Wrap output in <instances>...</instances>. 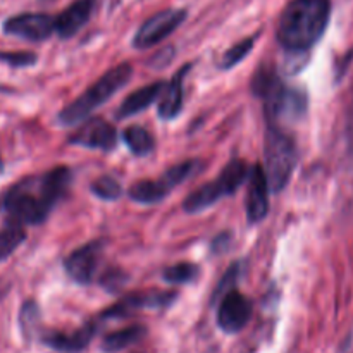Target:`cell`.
I'll return each instance as SVG.
<instances>
[{"label":"cell","instance_id":"1","mask_svg":"<svg viewBox=\"0 0 353 353\" xmlns=\"http://www.w3.org/2000/svg\"><path fill=\"white\" fill-rule=\"evenodd\" d=\"M71 171L55 168L40 178H26L3 193L0 209L7 214V223L34 226L43 223L59 200L68 192Z\"/></svg>","mask_w":353,"mask_h":353},{"label":"cell","instance_id":"2","mask_svg":"<svg viewBox=\"0 0 353 353\" xmlns=\"http://www.w3.org/2000/svg\"><path fill=\"white\" fill-rule=\"evenodd\" d=\"M331 16V0H292L278 24V40L286 50L305 52L323 38Z\"/></svg>","mask_w":353,"mask_h":353},{"label":"cell","instance_id":"3","mask_svg":"<svg viewBox=\"0 0 353 353\" xmlns=\"http://www.w3.org/2000/svg\"><path fill=\"white\" fill-rule=\"evenodd\" d=\"M252 90L264 102L265 116L271 128L281 130V124L295 123L305 116L309 105L307 93L286 86L272 69H259L252 81Z\"/></svg>","mask_w":353,"mask_h":353},{"label":"cell","instance_id":"4","mask_svg":"<svg viewBox=\"0 0 353 353\" xmlns=\"http://www.w3.org/2000/svg\"><path fill=\"white\" fill-rule=\"evenodd\" d=\"M131 76H133V69H131L130 64H119L110 69V71H107L86 92H83L74 102H71L61 110L59 123L62 126H74V124L83 123L93 110L99 109L114 93L119 92L123 86H126Z\"/></svg>","mask_w":353,"mask_h":353},{"label":"cell","instance_id":"5","mask_svg":"<svg viewBox=\"0 0 353 353\" xmlns=\"http://www.w3.org/2000/svg\"><path fill=\"white\" fill-rule=\"evenodd\" d=\"M264 171L268 176L269 190L279 193L292 178L299 161V150L292 137L279 128L269 126L264 141Z\"/></svg>","mask_w":353,"mask_h":353},{"label":"cell","instance_id":"6","mask_svg":"<svg viewBox=\"0 0 353 353\" xmlns=\"http://www.w3.org/2000/svg\"><path fill=\"white\" fill-rule=\"evenodd\" d=\"M248 174H250V171L243 161L234 159V161L228 162L226 168L217 176V179L205 183L200 188H196L192 195L186 196L185 202H183V209L190 214L209 209L224 196L233 195L243 185L245 179H248Z\"/></svg>","mask_w":353,"mask_h":353},{"label":"cell","instance_id":"7","mask_svg":"<svg viewBox=\"0 0 353 353\" xmlns=\"http://www.w3.org/2000/svg\"><path fill=\"white\" fill-rule=\"evenodd\" d=\"M186 19L185 9H165L148 17L133 38V45L137 48H150L168 38L174 30L181 26Z\"/></svg>","mask_w":353,"mask_h":353},{"label":"cell","instance_id":"8","mask_svg":"<svg viewBox=\"0 0 353 353\" xmlns=\"http://www.w3.org/2000/svg\"><path fill=\"white\" fill-rule=\"evenodd\" d=\"M3 33L28 41H43L55 31V17L41 12H24L9 17L2 26Z\"/></svg>","mask_w":353,"mask_h":353},{"label":"cell","instance_id":"9","mask_svg":"<svg viewBox=\"0 0 353 353\" xmlns=\"http://www.w3.org/2000/svg\"><path fill=\"white\" fill-rule=\"evenodd\" d=\"M103 252V241L95 240L83 245L78 250L69 254L64 261V269L72 281L79 285H90L99 268Z\"/></svg>","mask_w":353,"mask_h":353},{"label":"cell","instance_id":"10","mask_svg":"<svg viewBox=\"0 0 353 353\" xmlns=\"http://www.w3.org/2000/svg\"><path fill=\"white\" fill-rule=\"evenodd\" d=\"M252 312H254V305L250 300L233 290L221 300L219 310H217V324L224 333H238L247 326Z\"/></svg>","mask_w":353,"mask_h":353},{"label":"cell","instance_id":"11","mask_svg":"<svg viewBox=\"0 0 353 353\" xmlns=\"http://www.w3.org/2000/svg\"><path fill=\"white\" fill-rule=\"evenodd\" d=\"M69 143L93 148V150L110 152L116 148L117 133L112 124L105 123L103 119H90L71 134Z\"/></svg>","mask_w":353,"mask_h":353},{"label":"cell","instance_id":"12","mask_svg":"<svg viewBox=\"0 0 353 353\" xmlns=\"http://www.w3.org/2000/svg\"><path fill=\"white\" fill-rule=\"evenodd\" d=\"M176 292H150V293H133L126 296L103 312L105 319H121L130 317L131 314L141 309H164L176 300Z\"/></svg>","mask_w":353,"mask_h":353},{"label":"cell","instance_id":"13","mask_svg":"<svg viewBox=\"0 0 353 353\" xmlns=\"http://www.w3.org/2000/svg\"><path fill=\"white\" fill-rule=\"evenodd\" d=\"M269 183L264 168L255 164L248 174V195H247V214L252 223H259L268 216L269 210Z\"/></svg>","mask_w":353,"mask_h":353},{"label":"cell","instance_id":"14","mask_svg":"<svg viewBox=\"0 0 353 353\" xmlns=\"http://www.w3.org/2000/svg\"><path fill=\"white\" fill-rule=\"evenodd\" d=\"M95 324H86L81 330L72 333H61V331H50L41 336V343L48 348L61 353H79L90 345L92 338L95 336Z\"/></svg>","mask_w":353,"mask_h":353},{"label":"cell","instance_id":"15","mask_svg":"<svg viewBox=\"0 0 353 353\" xmlns=\"http://www.w3.org/2000/svg\"><path fill=\"white\" fill-rule=\"evenodd\" d=\"M97 0H76L55 17V33L61 38H71L85 26L92 17Z\"/></svg>","mask_w":353,"mask_h":353},{"label":"cell","instance_id":"16","mask_svg":"<svg viewBox=\"0 0 353 353\" xmlns=\"http://www.w3.org/2000/svg\"><path fill=\"white\" fill-rule=\"evenodd\" d=\"M190 71V65H185L174 74V78L164 86V92L159 102V117L164 121H171L181 112L183 99H185V90H183V79L186 72Z\"/></svg>","mask_w":353,"mask_h":353},{"label":"cell","instance_id":"17","mask_svg":"<svg viewBox=\"0 0 353 353\" xmlns=\"http://www.w3.org/2000/svg\"><path fill=\"white\" fill-rule=\"evenodd\" d=\"M164 83H154V85H147L143 88L137 90V92L130 93L124 99V102L121 103L119 110H117V117L119 119H126V117L134 116V114L143 112L150 103L161 99L162 92H164Z\"/></svg>","mask_w":353,"mask_h":353},{"label":"cell","instance_id":"18","mask_svg":"<svg viewBox=\"0 0 353 353\" xmlns=\"http://www.w3.org/2000/svg\"><path fill=\"white\" fill-rule=\"evenodd\" d=\"M130 199L143 205H154L162 202L171 193V186L159 178L157 181H138L130 188Z\"/></svg>","mask_w":353,"mask_h":353},{"label":"cell","instance_id":"19","mask_svg":"<svg viewBox=\"0 0 353 353\" xmlns=\"http://www.w3.org/2000/svg\"><path fill=\"white\" fill-rule=\"evenodd\" d=\"M145 336H147V330H145V326L124 327V330L114 331V333L107 334V336L102 340L100 348L107 353H116V352L124 350V348L131 347V345L138 343V341L143 340Z\"/></svg>","mask_w":353,"mask_h":353},{"label":"cell","instance_id":"20","mask_svg":"<svg viewBox=\"0 0 353 353\" xmlns=\"http://www.w3.org/2000/svg\"><path fill=\"white\" fill-rule=\"evenodd\" d=\"M123 141L138 157L148 155L155 147L154 137L141 126H130L123 131Z\"/></svg>","mask_w":353,"mask_h":353},{"label":"cell","instance_id":"21","mask_svg":"<svg viewBox=\"0 0 353 353\" xmlns=\"http://www.w3.org/2000/svg\"><path fill=\"white\" fill-rule=\"evenodd\" d=\"M24 240H26L24 228L19 226V224L7 223L6 228L0 230V262L9 259L21 247Z\"/></svg>","mask_w":353,"mask_h":353},{"label":"cell","instance_id":"22","mask_svg":"<svg viewBox=\"0 0 353 353\" xmlns=\"http://www.w3.org/2000/svg\"><path fill=\"white\" fill-rule=\"evenodd\" d=\"M196 276H199V268H196L195 264L183 262V264H176L165 269L162 278H164L169 285H186V283H192Z\"/></svg>","mask_w":353,"mask_h":353},{"label":"cell","instance_id":"23","mask_svg":"<svg viewBox=\"0 0 353 353\" xmlns=\"http://www.w3.org/2000/svg\"><path fill=\"white\" fill-rule=\"evenodd\" d=\"M254 43H255V38H245V40H241L240 43L233 45L230 50L224 52L223 59L219 61L221 69H231L236 64H240V62L250 54L252 48H254Z\"/></svg>","mask_w":353,"mask_h":353},{"label":"cell","instance_id":"24","mask_svg":"<svg viewBox=\"0 0 353 353\" xmlns=\"http://www.w3.org/2000/svg\"><path fill=\"white\" fill-rule=\"evenodd\" d=\"M92 193L95 196H99L100 200H117L121 195H123V186L119 185V181L110 176H102V178L97 179L95 183H92Z\"/></svg>","mask_w":353,"mask_h":353},{"label":"cell","instance_id":"25","mask_svg":"<svg viewBox=\"0 0 353 353\" xmlns=\"http://www.w3.org/2000/svg\"><path fill=\"white\" fill-rule=\"evenodd\" d=\"M38 57L33 52H3L0 50V62H6L10 68H30L37 64Z\"/></svg>","mask_w":353,"mask_h":353},{"label":"cell","instance_id":"26","mask_svg":"<svg viewBox=\"0 0 353 353\" xmlns=\"http://www.w3.org/2000/svg\"><path fill=\"white\" fill-rule=\"evenodd\" d=\"M38 316H40V310H38L37 303L34 302H26L23 307H21L19 312V323H21V330L26 336H30V333L33 331L34 324H37Z\"/></svg>","mask_w":353,"mask_h":353},{"label":"cell","instance_id":"27","mask_svg":"<svg viewBox=\"0 0 353 353\" xmlns=\"http://www.w3.org/2000/svg\"><path fill=\"white\" fill-rule=\"evenodd\" d=\"M238 276H240V264L231 265V268L226 271V274L223 276V279L219 281V285H217L216 293H214V299L221 296V300H223L228 293L233 292L234 285H236L238 281Z\"/></svg>","mask_w":353,"mask_h":353},{"label":"cell","instance_id":"28","mask_svg":"<svg viewBox=\"0 0 353 353\" xmlns=\"http://www.w3.org/2000/svg\"><path fill=\"white\" fill-rule=\"evenodd\" d=\"M124 281H126V276H124L123 272H107L105 278L102 279V285L105 286L107 290H110V292H116L117 288H121V286L124 285Z\"/></svg>","mask_w":353,"mask_h":353},{"label":"cell","instance_id":"29","mask_svg":"<svg viewBox=\"0 0 353 353\" xmlns=\"http://www.w3.org/2000/svg\"><path fill=\"white\" fill-rule=\"evenodd\" d=\"M9 290H10L9 283H7L6 279H0V300L6 299V295L9 293Z\"/></svg>","mask_w":353,"mask_h":353},{"label":"cell","instance_id":"30","mask_svg":"<svg viewBox=\"0 0 353 353\" xmlns=\"http://www.w3.org/2000/svg\"><path fill=\"white\" fill-rule=\"evenodd\" d=\"M3 171H6V164H3L2 157H0V176H2V174H3Z\"/></svg>","mask_w":353,"mask_h":353}]
</instances>
